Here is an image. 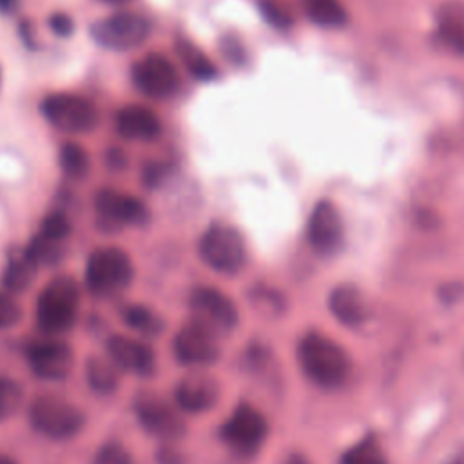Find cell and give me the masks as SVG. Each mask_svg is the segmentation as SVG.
Listing matches in <instances>:
<instances>
[{
	"instance_id": "obj_33",
	"label": "cell",
	"mask_w": 464,
	"mask_h": 464,
	"mask_svg": "<svg viewBox=\"0 0 464 464\" xmlns=\"http://www.w3.org/2000/svg\"><path fill=\"white\" fill-rule=\"evenodd\" d=\"M20 319H22V310L18 303L9 294L0 292V330L18 324Z\"/></svg>"
},
{
	"instance_id": "obj_11",
	"label": "cell",
	"mask_w": 464,
	"mask_h": 464,
	"mask_svg": "<svg viewBox=\"0 0 464 464\" xmlns=\"http://www.w3.org/2000/svg\"><path fill=\"white\" fill-rule=\"evenodd\" d=\"M172 353L179 364L196 368L210 366L221 355L219 337L201 323L190 319L176 332L172 339Z\"/></svg>"
},
{
	"instance_id": "obj_4",
	"label": "cell",
	"mask_w": 464,
	"mask_h": 464,
	"mask_svg": "<svg viewBox=\"0 0 464 464\" xmlns=\"http://www.w3.org/2000/svg\"><path fill=\"white\" fill-rule=\"evenodd\" d=\"M134 277L129 254L118 246L96 248L85 265V286L102 299L121 294Z\"/></svg>"
},
{
	"instance_id": "obj_1",
	"label": "cell",
	"mask_w": 464,
	"mask_h": 464,
	"mask_svg": "<svg viewBox=\"0 0 464 464\" xmlns=\"http://www.w3.org/2000/svg\"><path fill=\"white\" fill-rule=\"evenodd\" d=\"M295 357L304 377L323 390L341 388L350 375L346 350L321 332L304 334L297 343Z\"/></svg>"
},
{
	"instance_id": "obj_16",
	"label": "cell",
	"mask_w": 464,
	"mask_h": 464,
	"mask_svg": "<svg viewBox=\"0 0 464 464\" xmlns=\"http://www.w3.org/2000/svg\"><path fill=\"white\" fill-rule=\"evenodd\" d=\"M105 350L107 357L123 372L138 377H150L156 372V353L140 339L116 334L107 339Z\"/></svg>"
},
{
	"instance_id": "obj_43",
	"label": "cell",
	"mask_w": 464,
	"mask_h": 464,
	"mask_svg": "<svg viewBox=\"0 0 464 464\" xmlns=\"http://www.w3.org/2000/svg\"><path fill=\"white\" fill-rule=\"evenodd\" d=\"M0 83H2V71H0Z\"/></svg>"
},
{
	"instance_id": "obj_37",
	"label": "cell",
	"mask_w": 464,
	"mask_h": 464,
	"mask_svg": "<svg viewBox=\"0 0 464 464\" xmlns=\"http://www.w3.org/2000/svg\"><path fill=\"white\" fill-rule=\"evenodd\" d=\"M105 158H107V165H109L111 169H125V165H127L125 154H123L120 149H111V150H107Z\"/></svg>"
},
{
	"instance_id": "obj_22",
	"label": "cell",
	"mask_w": 464,
	"mask_h": 464,
	"mask_svg": "<svg viewBox=\"0 0 464 464\" xmlns=\"http://www.w3.org/2000/svg\"><path fill=\"white\" fill-rule=\"evenodd\" d=\"M176 54L179 58V62L183 63V67L187 69V72L196 78L198 82H212L218 76V67L214 65V62L205 54V51L196 45L194 42H190L185 36H179L174 44Z\"/></svg>"
},
{
	"instance_id": "obj_28",
	"label": "cell",
	"mask_w": 464,
	"mask_h": 464,
	"mask_svg": "<svg viewBox=\"0 0 464 464\" xmlns=\"http://www.w3.org/2000/svg\"><path fill=\"white\" fill-rule=\"evenodd\" d=\"M341 464H388V459L379 440L366 437L343 453Z\"/></svg>"
},
{
	"instance_id": "obj_21",
	"label": "cell",
	"mask_w": 464,
	"mask_h": 464,
	"mask_svg": "<svg viewBox=\"0 0 464 464\" xmlns=\"http://www.w3.org/2000/svg\"><path fill=\"white\" fill-rule=\"evenodd\" d=\"M36 272L38 265L31 259L25 248L11 250L2 272V286L7 294H22L31 286Z\"/></svg>"
},
{
	"instance_id": "obj_32",
	"label": "cell",
	"mask_w": 464,
	"mask_h": 464,
	"mask_svg": "<svg viewBox=\"0 0 464 464\" xmlns=\"http://www.w3.org/2000/svg\"><path fill=\"white\" fill-rule=\"evenodd\" d=\"M259 11L265 16V20L270 25L277 27V29H286V27L292 25L290 13L281 4H277L276 0H261L259 2Z\"/></svg>"
},
{
	"instance_id": "obj_7",
	"label": "cell",
	"mask_w": 464,
	"mask_h": 464,
	"mask_svg": "<svg viewBox=\"0 0 464 464\" xmlns=\"http://www.w3.org/2000/svg\"><path fill=\"white\" fill-rule=\"evenodd\" d=\"M132 411L138 424L156 439L176 442L187 433V422L179 411L152 392H140L132 401Z\"/></svg>"
},
{
	"instance_id": "obj_24",
	"label": "cell",
	"mask_w": 464,
	"mask_h": 464,
	"mask_svg": "<svg viewBox=\"0 0 464 464\" xmlns=\"http://www.w3.org/2000/svg\"><path fill=\"white\" fill-rule=\"evenodd\" d=\"M123 323L136 334L152 339L160 337L165 330V321L152 308L145 304H129L121 312Z\"/></svg>"
},
{
	"instance_id": "obj_36",
	"label": "cell",
	"mask_w": 464,
	"mask_h": 464,
	"mask_svg": "<svg viewBox=\"0 0 464 464\" xmlns=\"http://www.w3.org/2000/svg\"><path fill=\"white\" fill-rule=\"evenodd\" d=\"M156 460L158 464H185V457L183 453L172 446V442H167L160 448V451L156 453Z\"/></svg>"
},
{
	"instance_id": "obj_13",
	"label": "cell",
	"mask_w": 464,
	"mask_h": 464,
	"mask_svg": "<svg viewBox=\"0 0 464 464\" xmlns=\"http://www.w3.org/2000/svg\"><path fill=\"white\" fill-rule=\"evenodd\" d=\"M25 357L33 375L51 382L65 381L74 366L72 348L54 337L31 341L25 348Z\"/></svg>"
},
{
	"instance_id": "obj_34",
	"label": "cell",
	"mask_w": 464,
	"mask_h": 464,
	"mask_svg": "<svg viewBox=\"0 0 464 464\" xmlns=\"http://www.w3.org/2000/svg\"><path fill=\"white\" fill-rule=\"evenodd\" d=\"M49 29L60 36V38H65V36H71L72 31H74V22L72 18L67 14V13H53L49 16Z\"/></svg>"
},
{
	"instance_id": "obj_20",
	"label": "cell",
	"mask_w": 464,
	"mask_h": 464,
	"mask_svg": "<svg viewBox=\"0 0 464 464\" xmlns=\"http://www.w3.org/2000/svg\"><path fill=\"white\" fill-rule=\"evenodd\" d=\"M332 315L344 326H359L368 317V304L359 288L352 285L335 286L328 297Z\"/></svg>"
},
{
	"instance_id": "obj_38",
	"label": "cell",
	"mask_w": 464,
	"mask_h": 464,
	"mask_svg": "<svg viewBox=\"0 0 464 464\" xmlns=\"http://www.w3.org/2000/svg\"><path fill=\"white\" fill-rule=\"evenodd\" d=\"M20 0H0V13L4 14H11L16 11Z\"/></svg>"
},
{
	"instance_id": "obj_10",
	"label": "cell",
	"mask_w": 464,
	"mask_h": 464,
	"mask_svg": "<svg viewBox=\"0 0 464 464\" xmlns=\"http://www.w3.org/2000/svg\"><path fill=\"white\" fill-rule=\"evenodd\" d=\"M188 306L192 319L212 330L218 337L230 334L239 321L234 301L214 286H196L190 294Z\"/></svg>"
},
{
	"instance_id": "obj_23",
	"label": "cell",
	"mask_w": 464,
	"mask_h": 464,
	"mask_svg": "<svg viewBox=\"0 0 464 464\" xmlns=\"http://www.w3.org/2000/svg\"><path fill=\"white\" fill-rule=\"evenodd\" d=\"M85 381L98 395H111L120 386V368L109 357H89L85 362Z\"/></svg>"
},
{
	"instance_id": "obj_18",
	"label": "cell",
	"mask_w": 464,
	"mask_h": 464,
	"mask_svg": "<svg viewBox=\"0 0 464 464\" xmlns=\"http://www.w3.org/2000/svg\"><path fill=\"white\" fill-rule=\"evenodd\" d=\"M116 130L132 141H152L161 134L158 114L145 105H125L116 114Z\"/></svg>"
},
{
	"instance_id": "obj_29",
	"label": "cell",
	"mask_w": 464,
	"mask_h": 464,
	"mask_svg": "<svg viewBox=\"0 0 464 464\" xmlns=\"http://www.w3.org/2000/svg\"><path fill=\"white\" fill-rule=\"evenodd\" d=\"M24 392L22 386L11 379L0 375V422L13 417L22 406Z\"/></svg>"
},
{
	"instance_id": "obj_40",
	"label": "cell",
	"mask_w": 464,
	"mask_h": 464,
	"mask_svg": "<svg viewBox=\"0 0 464 464\" xmlns=\"http://www.w3.org/2000/svg\"><path fill=\"white\" fill-rule=\"evenodd\" d=\"M102 2H105V4H109V5H127V4H130L132 0H102Z\"/></svg>"
},
{
	"instance_id": "obj_15",
	"label": "cell",
	"mask_w": 464,
	"mask_h": 464,
	"mask_svg": "<svg viewBox=\"0 0 464 464\" xmlns=\"http://www.w3.org/2000/svg\"><path fill=\"white\" fill-rule=\"evenodd\" d=\"M221 397L219 381L203 370L181 377L174 388L176 406L187 413H203L212 410Z\"/></svg>"
},
{
	"instance_id": "obj_9",
	"label": "cell",
	"mask_w": 464,
	"mask_h": 464,
	"mask_svg": "<svg viewBox=\"0 0 464 464\" xmlns=\"http://www.w3.org/2000/svg\"><path fill=\"white\" fill-rule=\"evenodd\" d=\"M44 118L58 130L69 134L89 132L98 125L96 107L83 96L56 92L42 102Z\"/></svg>"
},
{
	"instance_id": "obj_39",
	"label": "cell",
	"mask_w": 464,
	"mask_h": 464,
	"mask_svg": "<svg viewBox=\"0 0 464 464\" xmlns=\"http://www.w3.org/2000/svg\"><path fill=\"white\" fill-rule=\"evenodd\" d=\"M283 464H312L303 453H290Z\"/></svg>"
},
{
	"instance_id": "obj_17",
	"label": "cell",
	"mask_w": 464,
	"mask_h": 464,
	"mask_svg": "<svg viewBox=\"0 0 464 464\" xmlns=\"http://www.w3.org/2000/svg\"><path fill=\"white\" fill-rule=\"evenodd\" d=\"M310 246L319 256H332L343 245V219L330 201H319L306 225Z\"/></svg>"
},
{
	"instance_id": "obj_14",
	"label": "cell",
	"mask_w": 464,
	"mask_h": 464,
	"mask_svg": "<svg viewBox=\"0 0 464 464\" xmlns=\"http://www.w3.org/2000/svg\"><path fill=\"white\" fill-rule=\"evenodd\" d=\"M94 207L102 223L112 227H143L150 214L147 205L127 194L114 188H100L94 196Z\"/></svg>"
},
{
	"instance_id": "obj_35",
	"label": "cell",
	"mask_w": 464,
	"mask_h": 464,
	"mask_svg": "<svg viewBox=\"0 0 464 464\" xmlns=\"http://www.w3.org/2000/svg\"><path fill=\"white\" fill-rule=\"evenodd\" d=\"M165 172H167V169H165L163 163L150 161V163H147L145 169H143V183H145L147 187H150V188H152V187H158V185L163 181Z\"/></svg>"
},
{
	"instance_id": "obj_26",
	"label": "cell",
	"mask_w": 464,
	"mask_h": 464,
	"mask_svg": "<svg viewBox=\"0 0 464 464\" xmlns=\"http://www.w3.org/2000/svg\"><path fill=\"white\" fill-rule=\"evenodd\" d=\"M58 165L62 172L71 179H83L91 170V160L87 150L74 141H67L60 147Z\"/></svg>"
},
{
	"instance_id": "obj_6",
	"label": "cell",
	"mask_w": 464,
	"mask_h": 464,
	"mask_svg": "<svg viewBox=\"0 0 464 464\" xmlns=\"http://www.w3.org/2000/svg\"><path fill=\"white\" fill-rule=\"evenodd\" d=\"M219 437L236 455L254 457L268 437V420L257 408L241 402L223 422Z\"/></svg>"
},
{
	"instance_id": "obj_5",
	"label": "cell",
	"mask_w": 464,
	"mask_h": 464,
	"mask_svg": "<svg viewBox=\"0 0 464 464\" xmlns=\"http://www.w3.org/2000/svg\"><path fill=\"white\" fill-rule=\"evenodd\" d=\"M201 261L218 274H237L246 261L245 239L227 223H212L198 241Z\"/></svg>"
},
{
	"instance_id": "obj_27",
	"label": "cell",
	"mask_w": 464,
	"mask_h": 464,
	"mask_svg": "<svg viewBox=\"0 0 464 464\" xmlns=\"http://www.w3.org/2000/svg\"><path fill=\"white\" fill-rule=\"evenodd\" d=\"M25 252L31 256V259L40 266H54L63 257V241L51 239L44 234H34L31 241L25 246Z\"/></svg>"
},
{
	"instance_id": "obj_3",
	"label": "cell",
	"mask_w": 464,
	"mask_h": 464,
	"mask_svg": "<svg viewBox=\"0 0 464 464\" xmlns=\"http://www.w3.org/2000/svg\"><path fill=\"white\" fill-rule=\"evenodd\" d=\"M27 417L31 428L51 440H69L85 426L83 411L69 399L54 393L36 395L29 404Z\"/></svg>"
},
{
	"instance_id": "obj_8",
	"label": "cell",
	"mask_w": 464,
	"mask_h": 464,
	"mask_svg": "<svg viewBox=\"0 0 464 464\" xmlns=\"http://www.w3.org/2000/svg\"><path fill=\"white\" fill-rule=\"evenodd\" d=\"M150 33L145 16L132 11H118L91 25V38L111 51H130L140 47Z\"/></svg>"
},
{
	"instance_id": "obj_30",
	"label": "cell",
	"mask_w": 464,
	"mask_h": 464,
	"mask_svg": "<svg viewBox=\"0 0 464 464\" xmlns=\"http://www.w3.org/2000/svg\"><path fill=\"white\" fill-rule=\"evenodd\" d=\"M40 234L51 237V239H56V241H65L67 236L71 234V223L67 219V216L60 210H54V212H49L42 223H40Z\"/></svg>"
},
{
	"instance_id": "obj_41",
	"label": "cell",
	"mask_w": 464,
	"mask_h": 464,
	"mask_svg": "<svg viewBox=\"0 0 464 464\" xmlns=\"http://www.w3.org/2000/svg\"><path fill=\"white\" fill-rule=\"evenodd\" d=\"M0 464H16V462L7 455H0Z\"/></svg>"
},
{
	"instance_id": "obj_31",
	"label": "cell",
	"mask_w": 464,
	"mask_h": 464,
	"mask_svg": "<svg viewBox=\"0 0 464 464\" xmlns=\"http://www.w3.org/2000/svg\"><path fill=\"white\" fill-rule=\"evenodd\" d=\"M92 464H134L129 450L116 440L105 442L94 455Z\"/></svg>"
},
{
	"instance_id": "obj_25",
	"label": "cell",
	"mask_w": 464,
	"mask_h": 464,
	"mask_svg": "<svg viewBox=\"0 0 464 464\" xmlns=\"http://www.w3.org/2000/svg\"><path fill=\"white\" fill-rule=\"evenodd\" d=\"M301 7L308 20L321 27H341L348 14L339 0H301Z\"/></svg>"
},
{
	"instance_id": "obj_12",
	"label": "cell",
	"mask_w": 464,
	"mask_h": 464,
	"mask_svg": "<svg viewBox=\"0 0 464 464\" xmlns=\"http://www.w3.org/2000/svg\"><path fill=\"white\" fill-rule=\"evenodd\" d=\"M130 76L134 87L152 100H167L179 89V74L174 63L160 53H149L138 60Z\"/></svg>"
},
{
	"instance_id": "obj_42",
	"label": "cell",
	"mask_w": 464,
	"mask_h": 464,
	"mask_svg": "<svg viewBox=\"0 0 464 464\" xmlns=\"http://www.w3.org/2000/svg\"><path fill=\"white\" fill-rule=\"evenodd\" d=\"M451 464H464V460H457V462H451Z\"/></svg>"
},
{
	"instance_id": "obj_19",
	"label": "cell",
	"mask_w": 464,
	"mask_h": 464,
	"mask_svg": "<svg viewBox=\"0 0 464 464\" xmlns=\"http://www.w3.org/2000/svg\"><path fill=\"white\" fill-rule=\"evenodd\" d=\"M435 34L444 47L464 54V2L448 0L437 9Z\"/></svg>"
},
{
	"instance_id": "obj_2",
	"label": "cell",
	"mask_w": 464,
	"mask_h": 464,
	"mask_svg": "<svg viewBox=\"0 0 464 464\" xmlns=\"http://www.w3.org/2000/svg\"><path fill=\"white\" fill-rule=\"evenodd\" d=\"M80 299V285L72 276L60 274L53 277L36 297V328L47 337L69 332L78 319Z\"/></svg>"
}]
</instances>
